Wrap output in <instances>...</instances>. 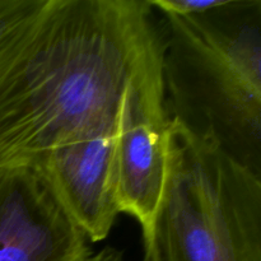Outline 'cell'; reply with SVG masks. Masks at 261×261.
Returning <instances> with one entry per match:
<instances>
[{"mask_svg":"<svg viewBox=\"0 0 261 261\" xmlns=\"http://www.w3.org/2000/svg\"><path fill=\"white\" fill-rule=\"evenodd\" d=\"M116 137L117 130L68 143L28 163L45 176L61 205L91 244L109 236L120 214Z\"/></svg>","mask_w":261,"mask_h":261,"instance_id":"obj_6","label":"cell"},{"mask_svg":"<svg viewBox=\"0 0 261 261\" xmlns=\"http://www.w3.org/2000/svg\"><path fill=\"white\" fill-rule=\"evenodd\" d=\"M144 261H261V177L171 119Z\"/></svg>","mask_w":261,"mask_h":261,"instance_id":"obj_3","label":"cell"},{"mask_svg":"<svg viewBox=\"0 0 261 261\" xmlns=\"http://www.w3.org/2000/svg\"><path fill=\"white\" fill-rule=\"evenodd\" d=\"M170 124L161 66L125 96L115 148L120 213L139 222L143 237L149 233L167 178Z\"/></svg>","mask_w":261,"mask_h":261,"instance_id":"obj_4","label":"cell"},{"mask_svg":"<svg viewBox=\"0 0 261 261\" xmlns=\"http://www.w3.org/2000/svg\"><path fill=\"white\" fill-rule=\"evenodd\" d=\"M84 261H125L124 254L115 247H103L98 252H93Z\"/></svg>","mask_w":261,"mask_h":261,"instance_id":"obj_9","label":"cell"},{"mask_svg":"<svg viewBox=\"0 0 261 261\" xmlns=\"http://www.w3.org/2000/svg\"><path fill=\"white\" fill-rule=\"evenodd\" d=\"M223 0H148L157 13L186 17L205 13L222 4Z\"/></svg>","mask_w":261,"mask_h":261,"instance_id":"obj_8","label":"cell"},{"mask_svg":"<svg viewBox=\"0 0 261 261\" xmlns=\"http://www.w3.org/2000/svg\"><path fill=\"white\" fill-rule=\"evenodd\" d=\"M161 66L148 0H43L0 50V170L116 132L127 92Z\"/></svg>","mask_w":261,"mask_h":261,"instance_id":"obj_1","label":"cell"},{"mask_svg":"<svg viewBox=\"0 0 261 261\" xmlns=\"http://www.w3.org/2000/svg\"><path fill=\"white\" fill-rule=\"evenodd\" d=\"M158 14L170 117L261 177V0Z\"/></svg>","mask_w":261,"mask_h":261,"instance_id":"obj_2","label":"cell"},{"mask_svg":"<svg viewBox=\"0 0 261 261\" xmlns=\"http://www.w3.org/2000/svg\"><path fill=\"white\" fill-rule=\"evenodd\" d=\"M92 254L37 167L0 170V261H84Z\"/></svg>","mask_w":261,"mask_h":261,"instance_id":"obj_5","label":"cell"},{"mask_svg":"<svg viewBox=\"0 0 261 261\" xmlns=\"http://www.w3.org/2000/svg\"><path fill=\"white\" fill-rule=\"evenodd\" d=\"M42 3L43 0H0V50Z\"/></svg>","mask_w":261,"mask_h":261,"instance_id":"obj_7","label":"cell"}]
</instances>
